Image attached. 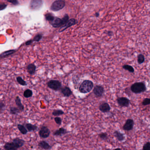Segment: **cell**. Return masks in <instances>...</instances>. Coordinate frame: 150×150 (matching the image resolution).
<instances>
[{"label": "cell", "mask_w": 150, "mask_h": 150, "mask_svg": "<svg viewBox=\"0 0 150 150\" xmlns=\"http://www.w3.org/2000/svg\"><path fill=\"white\" fill-rule=\"evenodd\" d=\"M94 84L92 81L88 80H85L82 82L79 87V91L82 93H88L93 90Z\"/></svg>", "instance_id": "1"}, {"label": "cell", "mask_w": 150, "mask_h": 150, "mask_svg": "<svg viewBox=\"0 0 150 150\" xmlns=\"http://www.w3.org/2000/svg\"><path fill=\"white\" fill-rule=\"evenodd\" d=\"M130 89L132 93L139 94L145 92L147 90V87L145 84L143 82H137L131 86Z\"/></svg>", "instance_id": "2"}, {"label": "cell", "mask_w": 150, "mask_h": 150, "mask_svg": "<svg viewBox=\"0 0 150 150\" xmlns=\"http://www.w3.org/2000/svg\"><path fill=\"white\" fill-rule=\"evenodd\" d=\"M69 20V17L67 14H65L62 19L55 17L50 22L52 26L54 28H58L63 26Z\"/></svg>", "instance_id": "3"}, {"label": "cell", "mask_w": 150, "mask_h": 150, "mask_svg": "<svg viewBox=\"0 0 150 150\" xmlns=\"http://www.w3.org/2000/svg\"><path fill=\"white\" fill-rule=\"evenodd\" d=\"M48 87L55 91H58L62 87V83L59 80H51L47 83Z\"/></svg>", "instance_id": "4"}, {"label": "cell", "mask_w": 150, "mask_h": 150, "mask_svg": "<svg viewBox=\"0 0 150 150\" xmlns=\"http://www.w3.org/2000/svg\"><path fill=\"white\" fill-rule=\"evenodd\" d=\"M65 6V2L63 0H55L52 4L50 9L53 11H58L63 9Z\"/></svg>", "instance_id": "5"}, {"label": "cell", "mask_w": 150, "mask_h": 150, "mask_svg": "<svg viewBox=\"0 0 150 150\" xmlns=\"http://www.w3.org/2000/svg\"><path fill=\"white\" fill-rule=\"evenodd\" d=\"M51 133V131L46 126H42L38 132V134L41 138L46 139L48 138Z\"/></svg>", "instance_id": "6"}, {"label": "cell", "mask_w": 150, "mask_h": 150, "mask_svg": "<svg viewBox=\"0 0 150 150\" xmlns=\"http://www.w3.org/2000/svg\"><path fill=\"white\" fill-rule=\"evenodd\" d=\"M78 23V21L77 20H76L75 19H71L70 20H69L67 22L65 23V24L63 26L60 27V30H59V32H62L63 31H64L65 30L67 29L69 27L73 26L75 25H76Z\"/></svg>", "instance_id": "7"}, {"label": "cell", "mask_w": 150, "mask_h": 150, "mask_svg": "<svg viewBox=\"0 0 150 150\" xmlns=\"http://www.w3.org/2000/svg\"><path fill=\"white\" fill-rule=\"evenodd\" d=\"M93 93L95 95L96 97L97 98L101 97L103 95H104V87L99 85L96 86L93 88Z\"/></svg>", "instance_id": "8"}, {"label": "cell", "mask_w": 150, "mask_h": 150, "mask_svg": "<svg viewBox=\"0 0 150 150\" xmlns=\"http://www.w3.org/2000/svg\"><path fill=\"white\" fill-rule=\"evenodd\" d=\"M117 102L118 104L121 107H127L129 106L130 103V100L125 97H118Z\"/></svg>", "instance_id": "9"}, {"label": "cell", "mask_w": 150, "mask_h": 150, "mask_svg": "<svg viewBox=\"0 0 150 150\" xmlns=\"http://www.w3.org/2000/svg\"><path fill=\"white\" fill-rule=\"evenodd\" d=\"M134 125V122L132 119H128L123 126V129L126 131H130L132 130Z\"/></svg>", "instance_id": "10"}, {"label": "cell", "mask_w": 150, "mask_h": 150, "mask_svg": "<svg viewBox=\"0 0 150 150\" xmlns=\"http://www.w3.org/2000/svg\"><path fill=\"white\" fill-rule=\"evenodd\" d=\"M4 148L5 150H17L20 148L13 142H7L4 146Z\"/></svg>", "instance_id": "11"}, {"label": "cell", "mask_w": 150, "mask_h": 150, "mask_svg": "<svg viewBox=\"0 0 150 150\" xmlns=\"http://www.w3.org/2000/svg\"><path fill=\"white\" fill-rule=\"evenodd\" d=\"M42 5V0H32L30 3V8L32 9H38Z\"/></svg>", "instance_id": "12"}, {"label": "cell", "mask_w": 150, "mask_h": 150, "mask_svg": "<svg viewBox=\"0 0 150 150\" xmlns=\"http://www.w3.org/2000/svg\"><path fill=\"white\" fill-rule=\"evenodd\" d=\"M61 93L65 97H68L72 94V92L71 90V88L67 86H64L61 87L60 89Z\"/></svg>", "instance_id": "13"}, {"label": "cell", "mask_w": 150, "mask_h": 150, "mask_svg": "<svg viewBox=\"0 0 150 150\" xmlns=\"http://www.w3.org/2000/svg\"><path fill=\"white\" fill-rule=\"evenodd\" d=\"M99 110L102 112L107 113L110 111L111 108L109 104L106 102H104L100 104Z\"/></svg>", "instance_id": "14"}, {"label": "cell", "mask_w": 150, "mask_h": 150, "mask_svg": "<svg viewBox=\"0 0 150 150\" xmlns=\"http://www.w3.org/2000/svg\"><path fill=\"white\" fill-rule=\"evenodd\" d=\"M38 145L40 148L44 150H51L52 148V147L50 145L48 142L44 140H42L39 142L38 144Z\"/></svg>", "instance_id": "15"}, {"label": "cell", "mask_w": 150, "mask_h": 150, "mask_svg": "<svg viewBox=\"0 0 150 150\" xmlns=\"http://www.w3.org/2000/svg\"><path fill=\"white\" fill-rule=\"evenodd\" d=\"M36 66L33 64H30L27 66V72L30 75H35L36 71Z\"/></svg>", "instance_id": "16"}, {"label": "cell", "mask_w": 150, "mask_h": 150, "mask_svg": "<svg viewBox=\"0 0 150 150\" xmlns=\"http://www.w3.org/2000/svg\"><path fill=\"white\" fill-rule=\"evenodd\" d=\"M67 133V130L63 127L60 128L59 129L55 130L53 133V135L55 136L62 137V136L66 134Z\"/></svg>", "instance_id": "17"}, {"label": "cell", "mask_w": 150, "mask_h": 150, "mask_svg": "<svg viewBox=\"0 0 150 150\" xmlns=\"http://www.w3.org/2000/svg\"><path fill=\"white\" fill-rule=\"evenodd\" d=\"M15 103L16 106H17V107L20 110L21 112L23 111L24 110V106L23 105V104L21 103V100L19 97V96H17L15 99Z\"/></svg>", "instance_id": "18"}, {"label": "cell", "mask_w": 150, "mask_h": 150, "mask_svg": "<svg viewBox=\"0 0 150 150\" xmlns=\"http://www.w3.org/2000/svg\"><path fill=\"white\" fill-rule=\"evenodd\" d=\"M114 135L115 137H116L117 139L119 141H123L126 138V137L123 133L117 130L115 131L114 132Z\"/></svg>", "instance_id": "19"}, {"label": "cell", "mask_w": 150, "mask_h": 150, "mask_svg": "<svg viewBox=\"0 0 150 150\" xmlns=\"http://www.w3.org/2000/svg\"><path fill=\"white\" fill-rule=\"evenodd\" d=\"M25 127L29 132L35 131L38 129V127L37 126L31 123L26 124Z\"/></svg>", "instance_id": "20"}, {"label": "cell", "mask_w": 150, "mask_h": 150, "mask_svg": "<svg viewBox=\"0 0 150 150\" xmlns=\"http://www.w3.org/2000/svg\"><path fill=\"white\" fill-rule=\"evenodd\" d=\"M12 141L16 143L19 146L20 148L22 147L24 145L25 143V141L24 139H20L18 137L14 138Z\"/></svg>", "instance_id": "21"}, {"label": "cell", "mask_w": 150, "mask_h": 150, "mask_svg": "<svg viewBox=\"0 0 150 150\" xmlns=\"http://www.w3.org/2000/svg\"><path fill=\"white\" fill-rule=\"evenodd\" d=\"M16 52V50L15 49H11L8 51H5L0 55V58H4L7 57L9 55L13 54L14 53Z\"/></svg>", "instance_id": "22"}, {"label": "cell", "mask_w": 150, "mask_h": 150, "mask_svg": "<svg viewBox=\"0 0 150 150\" xmlns=\"http://www.w3.org/2000/svg\"><path fill=\"white\" fill-rule=\"evenodd\" d=\"M17 128H18L19 130L20 131V132L22 134H27V133L28 132L27 129L25 127V126H23L22 125L19 124L17 125Z\"/></svg>", "instance_id": "23"}, {"label": "cell", "mask_w": 150, "mask_h": 150, "mask_svg": "<svg viewBox=\"0 0 150 150\" xmlns=\"http://www.w3.org/2000/svg\"><path fill=\"white\" fill-rule=\"evenodd\" d=\"M21 112L18 107H11L10 108V113L12 115H18Z\"/></svg>", "instance_id": "24"}, {"label": "cell", "mask_w": 150, "mask_h": 150, "mask_svg": "<svg viewBox=\"0 0 150 150\" xmlns=\"http://www.w3.org/2000/svg\"><path fill=\"white\" fill-rule=\"evenodd\" d=\"M33 94V91L30 89H27L24 91L23 93V96L26 98H29L32 96Z\"/></svg>", "instance_id": "25"}, {"label": "cell", "mask_w": 150, "mask_h": 150, "mask_svg": "<svg viewBox=\"0 0 150 150\" xmlns=\"http://www.w3.org/2000/svg\"><path fill=\"white\" fill-rule=\"evenodd\" d=\"M16 81L19 84L22 86H27V82L22 79V77L20 76H18L16 77Z\"/></svg>", "instance_id": "26"}, {"label": "cell", "mask_w": 150, "mask_h": 150, "mask_svg": "<svg viewBox=\"0 0 150 150\" xmlns=\"http://www.w3.org/2000/svg\"><path fill=\"white\" fill-rule=\"evenodd\" d=\"M64 111L60 109L54 110L52 112V115L54 116H59L60 115H64Z\"/></svg>", "instance_id": "27"}, {"label": "cell", "mask_w": 150, "mask_h": 150, "mask_svg": "<svg viewBox=\"0 0 150 150\" xmlns=\"http://www.w3.org/2000/svg\"><path fill=\"white\" fill-rule=\"evenodd\" d=\"M122 68L126 71H128L130 73H134L135 70L134 68L131 65H124L122 66Z\"/></svg>", "instance_id": "28"}, {"label": "cell", "mask_w": 150, "mask_h": 150, "mask_svg": "<svg viewBox=\"0 0 150 150\" xmlns=\"http://www.w3.org/2000/svg\"><path fill=\"white\" fill-rule=\"evenodd\" d=\"M145 61V57L142 54H139L137 56V62L139 64H142Z\"/></svg>", "instance_id": "29"}, {"label": "cell", "mask_w": 150, "mask_h": 150, "mask_svg": "<svg viewBox=\"0 0 150 150\" xmlns=\"http://www.w3.org/2000/svg\"><path fill=\"white\" fill-rule=\"evenodd\" d=\"M45 17L46 20L47 21H49V22H51V21L53 20L55 18V16H53L52 14L50 13L46 14L45 16Z\"/></svg>", "instance_id": "30"}, {"label": "cell", "mask_w": 150, "mask_h": 150, "mask_svg": "<svg viewBox=\"0 0 150 150\" xmlns=\"http://www.w3.org/2000/svg\"><path fill=\"white\" fill-rule=\"evenodd\" d=\"M99 137L103 140H106L107 139V134L106 132H102L99 135Z\"/></svg>", "instance_id": "31"}, {"label": "cell", "mask_w": 150, "mask_h": 150, "mask_svg": "<svg viewBox=\"0 0 150 150\" xmlns=\"http://www.w3.org/2000/svg\"><path fill=\"white\" fill-rule=\"evenodd\" d=\"M150 104V98H145V99H143V101L142 102V104L143 106H147L149 105Z\"/></svg>", "instance_id": "32"}, {"label": "cell", "mask_w": 150, "mask_h": 150, "mask_svg": "<svg viewBox=\"0 0 150 150\" xmlns=\"http://www.w3.org/2000/svg\"><path fill=\"white\" fill-rule=\"evenodd\" d=\"M54 121L55 123L59 125H61L62 124V119L60 117H59V116H56V117L54 118Z\"/></svg>", "instance_id": "33"}, {"label": "cell", "mask_w": 150, "mask_h": 150, "mask_svg": "<svg viewBox=\"0 0 150 150\" xmlns=\"http://www.w3.org/2000/svg\"><path fill=\"white\" fill-rule=\"evenodd\" d=\"M142 149L143 150H150V143L149 142H148L147 143H145Z\"/></svg>", "instance_id": "34"}, {"label": "cell", "mask_w": 150, "mask_h": 150, "mask_svg": "<svg viewBox=\"0 0 150 150\" xmlns=\"http://www.w3.org/2000/svg\"><path fill=\"white\" fill-rule=\"evenodd\" d=\"M42 38V35L41 34H38V35H37L35 36V37L33 39V41L38 42H39Z\"/></svg>", "instance_id": "35"}, {"label": "cell", "mask_w": 150, "mask_h": 150, "mask_svg": "<svg viewBox=\"0 0 150 150\" xmlns=\"http://www.w3.org/2000/svg\"><path fill=\"white\" fill-rule=\"evenodd\" d=\"M5 107V104L3 102H0V111L2 112L3 111H4Z\"/></svg>", "instance_id": "36"}, {"label": "cell", "mask_w": 150, "mask_h": 150, "mask_svg": "<svg viewBox=\"0 0 150 150\" xmlns=\"http://www.w3.org/2000/svg\"><path fill=\"white\" fill-rule=\"evenodd\" d=\"M8 2L11 3L14 5H17L18 4V1L17 0H7Z\"/></svg>", "instance_id": "37"}, {"label": "cell", "mask_w": 150, "mask_h": 150, "mask_svg": "<svg viewBox=\"0 0 150 150\" xmlns=\"http://www.w3.org/2000/svg\"><path fill=\"white\" fill-rule=\"evenodd\" d=\"M6 7H7V5H5V4H0V11L5 9Z\"/></svg>", "instance_id": "38"}, {"label": "cell", "mask_w": 150, "mask_h": 150, "mask_svg": "<svg viewBox=\"0 0 150 150\" xmlns=\"http://www.w3.org/2000/svg\"><path fill=\"white\" fill-rule=\"evenodd\" d=\"M33 40H29V41H28L27 42H26V45H30V44H31L32 43V42H33Z\"/></svg>", "instance_id": "39"}, {"label": "cell", "mask_w": 150, "mask_h": 150, "mask_svg": "<svg viewBox=\"0 0 150 150\" xmlns=\"http://www.w3.org/2000/svg\"><path fill=\"white\" fill-rule=\"evenodd\" d=\"M96 15V17H98V16H99V13L98 12H96V15Z\"/></svg>", "instance_id": "40"}]
</instances>
